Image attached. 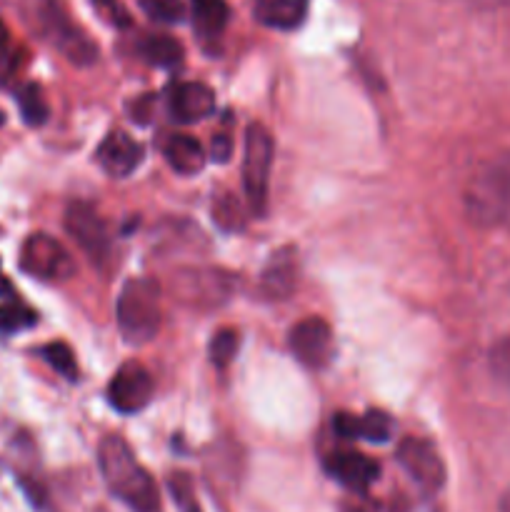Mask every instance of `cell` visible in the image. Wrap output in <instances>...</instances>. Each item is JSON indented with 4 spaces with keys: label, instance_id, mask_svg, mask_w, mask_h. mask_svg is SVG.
Instances as JSON below:
<instances>
[{
    "label": "cell",
    "instance_id": "6da1fadb",
    "mask_svg": "<svg viewBox=\"0 0 510 512\" xmlns=\"http://www.w3.org/2000/svg\"><path fill=\"white\" fill-rule=\"evenodd\" d=\"M98 468L110 493L133 512H158V485L135 458L128 440L105 435L98 445Z\"/></svg>",
    "mask_w": 510,
    "mask_h": 512
},
{
    "label": "cell",
    "instance_id": "7a4b0ae2",
    "mask_svg": "<svg viewBox=\"0 0 510 512\" xmlns=\"http://www.w3.org/2000/svg\"><path fill=\"white\" fill-rule=\"evenodd\" d=\"M463 208L478 228H503L510 223V150L475 168L465 185Z\"/></svg>",
    "mask_w": 510,
    "mask_h": 512
},
{
    "label": "cell",
    "instance_id": "3957f363",
    "mask_svg": "<svg viewBox=\"0 0 510 512\" xmlns=\"http://www.w3.org/2000/svg\"><path fill=\"white\" fill-rule=\"evenodd\" d=\"M118 330L128 345H148L160 333L163 308L160 285L153 278H133L123 285L115 305Z\"/></svg>",
    "mask_w": 510,
    "mask_h": 512
},
{
    "label": "cell",
    "instance_id": "277c9868",
    "mask_svg": "<svg viewBox=\"0 0 510 512\" xmlns=\"http://www.w3.org/2000/svg\"><path fill=\"white\" fill-rule=\"evenodd\" d=\"M273 150L275 143L270 130L263 123H250L243 148V188L255 215H263L268 208Z\"/></svg>",
    "mask_w": 510,
    "mask_h": 512
},
{
    "label": "cell",
    "instance_id": "5b68a950",
    "mask_svg": "<svg viewBox=\"0 0 510 512\" xmlns=\"http://www.w3.org/2000/svg\"><path fill=\"white\" fill-rule=\"evenodd\" d=\"M40 23H43L45 38L73 65L83 68V65H93L98 60V45L88 38V33L78 23H73L68 10L58 0H45L40 8Z\"/></svg>",
    "mask_w": 510,
    "mask_h": 512
},
{
    "label": "cell",
    "instance_id": "8992f818",
    "mask_svg": "<svg viewBox=\"0 0 510 512\" xmlns=\"http://www.w3.org/2000/svg\"><path fill=\"white\" fill-rule=\"evenodd\" d=\"M20 268L30 278L45 280V283H60L75 273V263L65 245L48 233H33L25 238L20 248Z\"/></svg>",
    "mask_w": 510,
    "mask_h": 512
},
{
    "label": "cell",
    "instance_id": "52a82bcc",
    "mask_svg": "<svg viewBox=\"0 0 510 512\" xmlns=\"http://www.w3.org/2000/svg\"><path fill=\"white\" fill-rule=\"evenodd\" d=\"M398 458L400 468L408 473V478L418 485L425 493H438L443 490L445 480H448V470H445L443 458L435 450L430 440L423 438H403L398 443Z\"/></svg>",
    "mask_w": 510,
    "mask_h": 512
},
{
    "label": "cell",
    "instance_id": "ba28073f",
    "mask_svg": "<svg viewBox=\"0 0 510 512\" xmlns=\"http://www.w3.org/2000/svg\"><path fill=\"white\" fill-rule=\"evenodd\" d=\"M173 290L190 308H215L233 293V278L220 270H180L173 280Z\"/></svg>",
    "mask_w": 510,
    "mask_h": 512
},
{
    "label": "cell",
    "instance_id": "9c48e42d",
    "mask_svg": "<svg viewBox=\"0 0 510 512\" xmlns=\"http://www.w3.org/2000/svg\"><path fill=\"white\" fill-rule=\"evenodd\" d=\"M65 230L93 263H103L110 255V230L93 205L80 200L70 203L65 210Z\"/></svg>",
    "mask_w": 510,
    "mask_h": 512
},
{
    "label": "cell",
    "instance_id": "30bf717a",
    "mask_svg": "<svg viewBox=\"0 0 510 512\" xmlns=\"http://www.w3.org/2000/svg\"><path fill=\"white\" fill-rule=\"evenodd\" d=\"M288 345L305 368L320 370L333 358V328L323 318H303L290 328Z\"/></svg>",
    "mask_w": 510,
    "mask_h": 512
},
{
    "label": "cell",
    "instance_id": "8fae6325",
    "mask_svg": "<svg viewBox=\"0 0 510 512\" xmlns=\"http://www.w3.org/2000/svg\"><path fill=\"white\" fill-rule=\"evenodd\" d=\"M153 398V378L148 368L130 360L115 370L113 380L108 385V400L118 413L135 415L145 408Z\"/></svg>",
    "mask_w": 510,
    "mask_h": 512
},
{
    "label": "cell",
    "instance_id": "7c38bea8",
    "mask_svg": "<svg viewBox=\"0 0 510 512\" xmlns=\"http://www.w3.org/2000/svg\"><path fill=\"white\" fill-rule=\"evenodd\" d=\"M325 470L333 480L353 493H365L378 480L380 465L358 450H335L325 460Z\"/></svg>",
    "mask_w": 510,
    "mask_h": 512
},
{
    "label": "cell",
    "instance_id": "4fadbf2b",
    "mask_svg": "<svg viewBox=\"0 0 510 512\" xmlns=\"http://www.w3.org/2000/svg\"><path fill=\"white\" fill-rule=\"evenodd\" d=\"M168 110L170 118L178 120V123H200L208 115H213L215 93L205 83H198V80H183V83H175L170 88Z\"/></svg>",
    "mask_w": 510,
    "mask_h": 512
},
{
    "label": "cell",
    "instance_id": "5bb4252c",
    "mask_svg": "<svg viewBox=\"0 0 510 512\" xmlns=\"http://www.w3.org/2000/svg\"><path fill=\"white\" fill-rule=\"evenodd\" d=\"M95 158H98L100 168L110 178H128L143 160V145L130 138L128 133H123V130H113L98 145Z\"/></svg>",
    "mask_w": 510,
    "mask_h": 512
},
{
    "label": "cell",
    "instance_id": "9a60e30c",
    "mask_svg": "<svg viewBox=\"0 0 510 512\" xmlns=\"http://www.w3.org/2000/svg\"><path fill=\"white\" fill-rule=\"evenodd\" d=\"M333 428L340 438H360L368 443H388L393 435V420L383 410H368L363 418L350 413H338L333 418Z\"/></svg>",
    "mask_w": 510,
    "mask_h": 512
},
{
    "label": "cell",
    "instance_id": "2e32d148",
    "mask_svg": "<svg viewBox=\"0 0 510 512\" xmlns=\"http://www.w3.org/2000/svg\"><path fill=\"white\" fill-rule=\"evenodd\" d=\"M298 285V258L293 255V250L285 248L270 258L268 268L263 270V278H260V288L268 298L283 300Z\"/></svg>",
    "mask_w": 510,
    "mask_h": 512
},
{
    "label": "cell",
    "instance_id": "e0dca14e",
    "mask_svg": "<svg viewBox=\"0 0 510 512\" xmlns=\"http://www.w3.org/2000/svg\"><path fill=\"white\" fill-rule=\"evenodd\" d=\"M310 0H255V18L275 30H295L308 15Z\"/></svg>",
    "mask_w": 510,
    "mask_h": 512
},
{
    "label": "cell",
    "instance_id": "ac0fdd59",
    "mask_svg": "<svg viewBox=\"0 0 510 512\" xmlns=\"http://www.w3.org/2000/svg\"><path fill=\"white\" fill-rule=\"evenodd\" d=\"M163 155L170 168L180 175H198L205 168V160H208L203 145L193 135L185 133L170 135L163 145Z\"/></svg>",
    "mask_w": 510,
    "mask_h": 512
},
{
    "label": "cell",
    "instance_id": "d6986e66",
    "mask_svg": "<svg viewBox=\"0 0 510 512\" xmlns=\"http://www.w3.org/2000/svg\"><path fill=\"white\" fill-rule=\"evenodd\" d=\"M195 28L203 38L215 40L228 25V3L225 0H190Z\"/></svg>",
    "mask_w": 510,
    "mask_h": 512
},
{
    "label": "cell",
    "instance_id": "ffe728a7",
    "mask_svg": "<svg viewBox=\"0 0 510 512\" xmlns=\"http://www.w3.org/2000/svg\"><path fill=\"white\" fill-rule=\"evenodd\" d=\"M140 55H143L150 65L173 68V65H180V60H183V45L175 38H170V35H148V38L140 43Z\"/></svg>",
    "mask_w": 510,
    "mask_h": 512
},
{
    "label": "cell",
    "instance_id": "44dd1931",
    "mask_svg": "<svg viewBox=\"0 0 510 512\" xmlns=\"http://www.w3.org/2000/svg\"><path fill=\"white\" fill-rule=\"evenodd\" d=\"M18 108L20 115L28 125H43L48 120V103L43 98V90L40 85L28 83L18 90Z\"/></svg>",
    "mask_w": 510,
    "mask_h": 512
},
{
    "label": "cell",
    "instance_id": "7402d4cb",
    "mask_svg": "<svg viewBox=\"0 0 510 512\" xmlns=\"http://www.w3.org/2000/svg\"><path fill=\"white\" fill-rule=\"evenodd\" d=\"M38 353H40V358H43L45 363L55 370V373H60L63 378H68V380L78 378V363H75V355H73V350H70L68 343L53 340V343L43 345Z\"/></svg>",
    "mask_w": 510,
    "mask_h": 512
},
{
    "label": "cell",
    "instance_id": "603a6c76",
    "mask_svg": "<svg viewBox=\"0 0 510 512\" xmlns=\"http://www.w3.org/2000/svg\"><path fill=\"white\" fill-rule=\"evenodd\" d=\"M238 330L233 328H223L213 335L210 340V360H213L215 368H228L233 363L235 353H238Z\"/></svg>",
    "mask_w": 510,
    "mask_h": 512
},
{
    "label": "cell",
    "instance_id": "cb8c5ba5",
    "mask_svg": "<svg viewBox=\"0 0 510 512\" xmlns=\"http://www.w3.org/2000/svg\"><path fill=\"white\" fill-rule=\"evenodd\" d=\"M140 8H143L145 15L153 18L155 23L175 25L185 18L183 0H140Z\"/></svg>",
    "mask_w": 510,
    "mask_h": 512
},
{
    "label": "cell",
    "instance_id": "d4e9b609",
    "mask_svg": "<svg viewBox=\"0 0 510 512\" xmlns=\"http://www.w3.org/2000/svg\"><path fill=\"white\" fill-rule=\"evenodd\" d=\"M213 218H215V223L225 230L243 228V210H240V203L235 200V195L223 193L220 198H215Z\"/></svg>",
    "mask_w": 510,
    "mask_h": 512
},
{
    "label": "cell",
    "instance_id": "484cf974",
    "mask_svg": "<svg viewBox=\"0 0 510 512\" xmlns=\"http://www.w3.org/2000/svg\"><path fill=\"white\" fill-rule=\"evenodd\" d=\"M33 323H35L33 310L23 308V305L18 303L0 305V335L18 333V330L30 328Z\"/></svg>",
    "mask_w": 510,
    "mask_h": 512
},
{
    "label": "cell",
    "instance_id": "4316f807",
    "mask_svg": "<svg viewBox=\"0 0 510 512\" xmlns=\"http://www.w3.org/2000/svg\"><path fill=\"white\" fill-rule=\"evenodd\" d=\"M15 65H18V48H15L8 25L0 20V85L8 83L10 75L15 73Z\"/></svg>",
    "mask_w": 510,
    "mask_h": 512
},
{
    "label": "cell",
    "instance_id": "83f0119b",
    "mask_svg": "<svg viewBox=\"0 0 510 512\" xmlns=\"http://www.w3.org/2000/svg\"><path fill=\"white\" fill-rule=\"evenodd\" d=\"M488 363H490V370H493L495 378L503 380V383L510 388V335L500 338L498 343L490 348Z\"/></svg>",
    "mask_w": 510,
    "mask_h": 512
},
{
    "label": "cell",
    "instance_id": "f1b7e54d",
    "mask_svg": "<svg viewBox=\"0 0 510 512\" xmlns=\"http://www.w3.org/2000/svg\"><path fill=\"white\" fill-rule=\"evenodd\" d=\"M90 3L98 10L100 18L113 25V28H130V23H133L128 8L120 0H90Z\"/></svg>",
    "mask_w": 510,
    "mask_h": 512
},
{
    "label": "cell",
    "instance_id": "f546056e",
    "mask_svg": "<svg viewBox=\"0 0 510 512\" xmlns=\"http://www.w3.org/2000/svg\"><path fill=\"white\" fill-rule=\"evenodd\" d=\"M393 512H440L438 505H435L433 493H420V495H403L395 503Z\"/></svg>",
    "mask_w": 510,
    "mask_h": 512
},
{
    "label": "cell",
    "instance_id": "4dcf8cb0",
    "mask_svg": "<svg viewBox=\"0 0 510 512\" xmlns=\"http://www.w3.org/2000/svg\"><path fill=\"white\" fill-rule=\"evenodd\" d=\"M230 153H233V140H230V135L220 133L213 138V160H218V163H228Z\"/></svg>",
    "mask_w": 510,
    "mask_h": 512
},
{
    "label": "cell",
    "instance_id": "1f68e13d",
    "mask_svg": "<svg viewBox=\"0 0 510 512\" xmlns=\"http://www.w3.org/2000/svg\"><path fill=\"white\" fill-rule=\"evenodd\" d=\"M498 512H510V490L508 493H503V498H500Z\"/></svg>",
    "mask_w": 510,
    "mask_h": 512
},
{
    "label": "cell",
    "instance_id": "d6a6232c",
    "mask_svg": "<svg viewBox=\"0 0 510 512\" xmlns=\"http://www.w3.org/2000/svg\"><path fill=\"white\" fill-rule=\"evenodd\" d=\"M5 123V115H3V110H0V125Z\"/></svg>",
    "mask_w": 510,
    "mask_h": 512
}]
</instances>
